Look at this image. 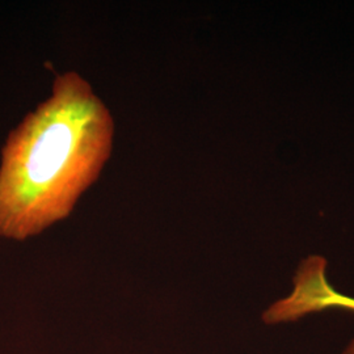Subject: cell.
I'll use <instances>...</instances> for the list:
<instances>
[{
    "instance_id": "obj_1",
    "label": "cell",
    "mask_w": 354,
    "mask_h": 354,
    "mask_svg": "<svg viewBox=\"0 0 354 354\" xmlns=\"http://www.w3.org/2000/svg\"><path fill=\"white\" fill-rule=\"evenodd\" d=\"M113 115L75 71L11 131L0 160V235L24 241L71 214L113 150Z\"/></svg>"
},
{
    "instance_id": "obj_2",
    "label": "cell",
    "mask_w": 354,
    "mask_h": 354,
    "mask_svg": "<svg viewBox=\"0 0 354 354\" xmlns=\"http://www.w3.org/2000/svg\"><path fill=\"white\" fill-rule=\"evenodd\" d=\"M354 313V298L336 290L327 279V260L313 254L298 266L290 294L272 304L263 314L266 324L297 322L310 314L327 310Z\"/></svg>"
},
{
    "instance_id": "obj_3",
    "label": "cell",
    "mask_w": 354,
    "mask_h": 354,
    "mask_svg": "<svg viewBox=\"0 0 354 354\" xmlns=\"http://www.w3.org/2000/svg\"><path fill=\"white\" fill-rule=\"evenodd\" d=\"M342 354H354V340L345 348V351L342 352Z\"/></svg>"
}]
</instances>
